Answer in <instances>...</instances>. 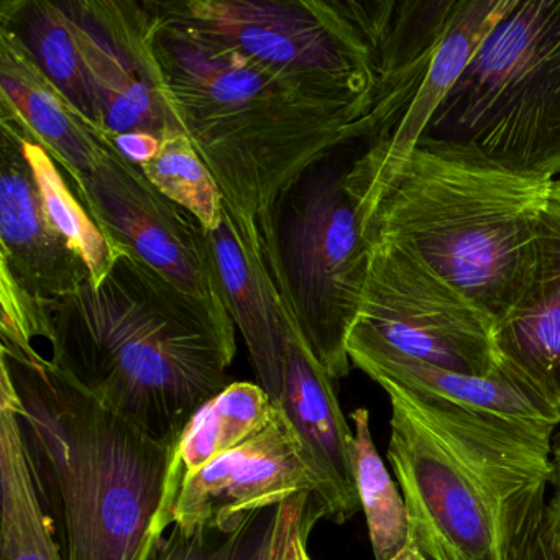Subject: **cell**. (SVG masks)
<instances>
[{"instance_id":"6da1fadb","label":"cell","mask_w":560,"mask_h":560,"mask_svg":"<svg viewBox=\"0 0 560 560\" xmlns=\"http://www.w3.org/2000/svg\"><path fill=\"white\" fill-rule=\"evenodd\" d=\"M150 4L179 126L238 221L261 232L314 165L366 139L372 101L270 70Z\"/></svg>"},{"instance_id":"7a4b0ae2","label":"cell","mask_w":560,"mask_h":560,"mask_svg":"<svg viewBox=\"0 0 560 560\" xmlns=\"http://www.w3.org/2000/svg\"><path fill=\"white\" fill-rule=\"evenodd\" d=\"M51 316V362L159 441L173 444L231 385L237 343L229 311L179 290L129 252H119L100 287L88 281L54 300Z\"/></svg>"},{"instance_id":"3957f363","label":"cell","mask_w":560,"mask_h":560,"mask_svg":"<svg viewBox=\"0 0 560 560\" xmlns=\"http://www.w3.org/2000/svg\"><path fill=\"white\" fill-rule=\"evenodd\" d=\"M346 183L365 244L415 252L494 326L523 291L556 186L425 142L386 160L365 155L359 142Z\"/></svg>"},{"instance_id":"277c9868","label":"cell","mask_w":560,"mask_h":560,"mask_svg":"<svg viewBox=\"0 0 560 560\" xmlns=\"http://www.w3.org/2000/svg\"><path fill=\"white\" fill-rule=\"evenodd\" d=\"M42 503L65 560H145L172 444L94 398L44 355L0 353Z\"/></svg>"},{"instance_id":"5b68a950","label":"cell","mask_w":560,"mask_h":560,"mask_svg":"<svg viewBox=\"0 0 560 560\" xmlns=\"http://www.w3.org/2000/svg\"><path fill=\"white\" fill-rule=\"evenodd\" d=\"M419 142L524 178L556 182L560 0H511Z\"/></svg>"},{"instance_id":"8992f818","label":"cell","mask_w":560,"mask_h":560,"mask_svg":"<svg viewBox=\"0 0 560 560\" xmlns=\"http://www.w3.org/2000/svg\"><path fill=\"white\" fill-rule=\"evenodd\" d=\"M0 28L24 44L100 139L185 132L156 58L150 0H4Z\"/></svg>"},{"instance_id":"52a82bcc","label":"cell","mask_w":560,"mask_h":560,"mask_svg":"<svg viewBox=\"0 0 560 560\" xmlns=\"http://www.w3.org/2000/svg\"><path fill=\"white\" fill-rule=\"evenodd\" d=\"M359 142L314 165L261 229L264 254L304 342L334 380L352 369L347 340L369 273V245L347 189Z\"/></svg>"},{"instance_id":"ba28073f","label":"cell","mask_w":560,"mask_h":560,"mask_svg":"<svg viewBox=\"0 0 560 560\" xmlns=\"http://www.w3.org/2000/svg\"><path fill=\"white\" fill-rule=\"evenodd\" d=\"M369 273L349 350L389 353L462 375L500 366L494 320L421 257L386 241L366 242Z\"/></svg>"},{"instance_id":"9c48e42d","label":"cell","mask_w":560,"mask_h":560,"mask_svg":"<svg viewBox=\"0 0 560 560\" xmlns=\"http://www.w3.org/2000/svg\"><path fill=\"white\" fill-rule=\"evenodd\" d=\"M160 5L270 70L372 101V54L349 0H160Z\"/></svg>"},{"instance_id":"30bf717a","label":"cell","mask_w":560,"mask_h":560,"mask_svg":"<svg viewBox=\"0 0 560 560\" xmlns=\"http://www.w3.org/2000/svg\"><path fill=\"white\" fill-rule=\"evenodd\" d=\"M389 425L409 540L429 560H504L521 527L399 402L392 401Z\"/></svg>"},{"instance_id":"8fae6325","label":"cell","mask_w":560,"mask_h":560,"mask_svg":"<svg viewBox=\"0 0 560 560\" xmlns=\"http://www.w3.org/2000/svg\"><path fill=\"white\" fill-rule=\"evenodd\" d=\"M101 140L103 160L73 188L107 241L179 290L228 310L205 225L163 195L110 140Z\"/></svg>"},{"instance_id":"7c38bea8","label":"cell","mask_w":560,"mask_h":560,"mask_svg":"<svg viewBox=\"0 0 560 560\" xmlns=\"http://www.w3.org/2000/svg\"><path fill=\"white\" fill-rule=\"evenodd\" d=\"M300 493L317 497V480L293 424L278 406L264 431L185 481L173 504L172 526L231 530L245 513Z\"/></svg>"},{"instance_id":"4fadbf2b","label":"cell","mask_w":560,"mask_h":560,"mask_svg":"<svg viewBox=\"0 0 560 560\" xmlns=\"http://www.w3.org/2000/svg\"><path fill=\"white\" fill-rule=\"evenodd\" d=\"M0 268L38 300L67 296L91 281L84 258L58 231L22 145L18 113L0 97Z\"/></svg>"},{"instance_id":"5bb4252c","label":"cell","mask_w":560,"mask_h":560,"mask_svg":"<svg viewBox=\"0 0 560 560\" xmlns=\"http://www.w3.org/2000/svg\"><path fill=\"white\" fill-rule=\"evenodd\" d=\"M372 54V107L365 142L388 139L421 90L457 0H349Z\"/></svg>"},{"instance_id":"9a60e30c","label":"cell","mask_w":560,"mask_h":560,"mask_svg":"<svg viewBox=\"0 0 560 560\" xmlns=\"http://www.w3.org/2000/svg\"><path fill=\"white\" fill-rule=\"evenodd\" d=\"M277 405L303 444L327 517L346 523L360 510L352 465L353 431L340 408L332 376L311 352L293 317Z\"/></svg>"},{"instance_id":"2e32d148","label":"cell","mask_w":560,"mask_h":560,"mask_svg":"<svg viewBox=\"0 0 560 560\" xmlns=\"http://www.w3.org/2000/svg\"><path fill=\"white\" fill-rule=\"evenodd\" d=\"M209 235L225 307L244 337L258 385L278 402L291 316L265 260L260 228L238 221L224 206L221 225Z\"/></svg>"},{"instance_id":"e0dca14e","label":"cell","mask_w":560,"mask_h":560,"mask_svg":"<svg viewBox=\"0 0 560 560\" xmlns=\"http://www.w3.org/2000/svg\"><path fill=\"white\" fill-rule=\"evenodd\" d=\"M503 363L560 406V198L537 224L533 260L513 310L494 327Z\"/></svg>"},{"instance_id":"ac0fdd59","label":"cell","mask_w":560,"mask_h":560,"mask_svg":"<svg viewBox=\"0 0 560 560\" xmlns=\"http://www.w3.org/2000/svg\"><path fill=\"white\" fill-rule=\"evenodd\" d=\"M349 357L378 385L389 383L429 393L467 411L516 422L547 435L560 424V406L501 360L490 375L471 376L372 350H349Z\"/></svg>"},{"instance_id":"d6986e66","label":"cell","mask_w":560,"mask_h":560,"mask_svg":"<svg viewBox=\"0 0 560 560\" xmlns=\"http://www.w3.org/2000/svg\"><path fill=\"white\" fill-rule=\"evenodd\" d=\"M0 96L21 114L65 175L77 185L104 156L103 140L48 80L31 51L0 28Z\"/></svg>"},{"instance_id":"ffe728a7","label":"cell","mask_w":560,"mask_h":560,"mask_svg":"<svg viewBox=\"0 0 560 560\" xmlns=\"http://www.w3.org/2000/svg\"><path fill=\"white\" fill-rule=\"evenodd\" d=\"M277 411V402L258 383L234 382L189 418L170 448L165 490L152 537L160 539L172 527L173 504L185 481L264 431Z\"/></svg>"},{"instance_id":"44dd1931","label":"cell","mask_w":560,"mask_h":560,"mask_svg":"<svg viewBox=\"0 0 560 560\" xmlns=\"http://www.w3.org/2000/svg\"><path fill=\"white\" fill-rule=\"evenodd\" d=\"M42 503L21 419L0 386V560H65Z\"/></svg>"},{"instance_id":"7402d4cb","label":"cell","mask_w":560,"mask_h":560,"mask_svg":"<svg viewBox=\"0 0 560 560\" xmlns=\"http://www.w3.org/2000/svg\"><path fill=\"white\" fill-rule=\"evenodd\" d=\"M510 2L511 0H457L428 77L416 94L411 107L388 139L362 142L365 155L380 160L398 159L418 145L439 104L457 83L488 32L503 18Z\"/></svg>"},{"instance_id":"603a6c76","label":"cell","mask_w":560,"mask_h":560,"mask_svg":"<svg viewBox=\"0 0 560 560\" xmlns=\"http://www.w3.org/2000/svg\"><path fill=\"white\" fill-rule=\"evenodd\" d=\"M18 119L25 156L34 170L48 214L58 231L68 238L71 247L86 261L91 271V283L100 287L120 250L107 241L86 206L78 198L73 185H68L63 170L19 113Z\"/></svg>"},{"instance_id":"cb8c5ba5","label":"cell","mask_w":560,"mask_h":560,"mask_svg":"<svg viewBox=\"0 0 560 560\" xmlns=\"http://www.w3.org/2000/svg\"><path fill=\"white\" fill-rule=\"evenodd\" d=\"M353 422L352 465L360 508L365 513L375 560H395L409 540L405 498L389 477L370 431V412H350Z\"/></svg>"},{"instance_id":"d4e9b609","label":"cell","mask_w":560,"mask_h":560,"mask_svg":"<svg viewBox=\"0 0 560 560\" xmlns=\"http://www.w3.org/2000/svg\"><path fill=\"white\" fill-rule=\"evenodd\" d=\"M140 168L163 195L198 218L206 231L221 225V189L185 132L162 139L159 155Z\"/></svg>"},{"instance_id":"484cf974","label":"cell","mask_w":560,"mask_h":560,"mask_svg":"<svg viewBox=\"0 0 560 560\" xmlns=\"http://www.w3.org/2000/svg\"><path fill=\"white\" fill-rule=\"evenodd\" d=\"M323 517H327L326 510L314 493H300L267 510L245 513L228 560H284L298 530Z\"/></svg>"},{"instance_id":"4316f807","label":"cell","mask_w":560,"mask_h":560,"mask_svg":"<svg viewBox=\"0 0 560 560\" xmlns=\"http://www.w3.org/2000/svg\"><path fill=\"white\" fill-rule=\"evenodd\" d=\"M237 526L231 530L214 527L185 530L175 524L170 527L168 536L153 537L145 560H228Z\"/></svg>"},{"instance_id":"83f0119b","label":"cell","mask_w":560,"mask_h":560,"mask_svg":"<svg viewBox=\"0 0 560 560\" xmlns=\"http://www.w3.org/2000/svg\"><path fill=\"white\" fill-rule=\"evenodd\" d=\"M504 560H560V517L547 498L534 506Z\"/></svg>"},{"instance_id":"f1b7e54d","label":"cell","mask_w":560,"mask_h":560,"mask_svg":"<svg viewBox=\"0 0 560 560\" xmlns=\"http://www.w3.org/2000/svg\"><path fill=\"white\" fill-rule=\"evenodd\" d=\"M109 140L129 162L136 163L139 166L152 162L159 155L160 150H162V139L152 136V133H122V136H117Z\"/></svg>"},{"instance_id":"f546056e","label":"cell","mask_w":560,"mask_h":560,"mask_svg":"<svg viewBox=\"0 0 560 560\" xmlns=\"http://www.w3.org/2000/svg\"><path fill=\"white\" fill-rule=\"evenodd\" d=\"M317 523H307L306 526L298 530L296 536L291 540L290 549H288L284 560H311L307 553V539H310L311 530Z\"/></svg>"},{"instance_id":"4dcf8cb0","label":"cell","mask_w":560,"mask_h":560,"mask_svg":"<svg viewBox=\"0 0 560 560\" xmlns=\"http://www.w3.org/2000/svg\"><path fill=\"white\" fill-rule=\"evenodd\" d=\"M553 494L550 498V508L560 517V444L556 457H553Z\"/></svg>"},{"instance_id":"1f68e13d","label":"cell","mask_w":560,"mask_h":560,"mask_svg":"<svg viewBox=\"0 0 560 560\" xmlns=\"http://www.w3.org/2000/svg\"><path fill=\"white\" fill-rule=\"evenodd\" d=\"M395 560H429L428 557L424 556V553L421 552V550L418 549V547L415 546V544L411 542V540H408V544H406L405 549L401 550V552L398 553V556L395 557Z\"/></svg>"},{"instance_id":"d6a6232c","label":"cell","mask_w":560,"mask_h":560,"mask_svg":"<svg viewBox=\"0 0 560 560\" xmlns=\"http://www.w3.org/2000/svg\"><path fill=\"white\" fill-rule=\"evenodd\" d=\"M553 192L560 198V178L559 182H556V186H553Z\"/></svg>"}]
</instances>
